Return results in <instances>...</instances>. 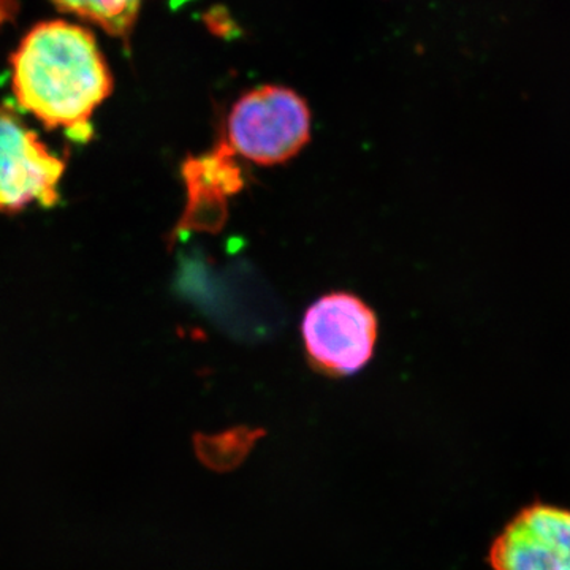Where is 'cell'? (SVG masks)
I'll use <instances>...</instances> for the list:
<instances>
[{
	"label": "cell",
	"instance_id": "1",
	"mask_svg": "<svg viewBox=\"0 0 570 570\" xmlns=\"http://www.w3.org/2000/svg\"><path fill=\"white\" fill-rule=\"evenodd\" d=\"M111 75L88 31L63 21L37 26L13 56V91L26 111L71 140L91 137L96 108L110 96Z\"/></svg>",
	"mask_w": 570,
	"mask_h": 570
},
{
	"label": "cell",
	"instance_id": "2",
	"mask_svg": "<svg viewBox=\"0 0 570 570\" xmlns=\"http://www.w3.org/2000/svg\"><path fill=\"white\" fill-rule=\"evenodd\" d=\"M311 138V111L295 91L264 86L245 94L227 121L228 148L247 163L273 167L294 159Z\"/></svg>",
	"mask_w": 570,
	"mask_h": 570
},
{
	"label": "cell",
	"instance_id": "3",
	"mask_svg": "<svg viewBox=\"0 0 570 570\" xmlns=\"http://www.w3.org/2000/svg\"><path fill=\"white\" fill-rule=\"evenodd\" d=\"M302 336L307 362L317 373L354 376L373 358L379 321L360 296L332 292L307 307Z\"/></svg>",
	"mask_w": 570,
	"mask_h": 570
},
{
	"label": "cell",
	"instance_id": "4",
	"mask_svg": "<svg viewBox=\"0 0 570 570\" xmlns=\"http://www.w3.org/2000/svg\"><path fill=\"white\" fill-rule=\"evenodd\" d=\"M66 160L52 154L39 135L9 111H0V213L59 202Z\"/></svg>",
	"mask_w": 570,
	"mask_h": 570
},
{
	"label": "cell",
	"instance_id": "5",
	"mask_svg": "<svg viewBox=\"0 0 570 570\" xmlns=\"http://www.w3.org/2000/svg\"><path fill=\"white\" fill-rule=\"evenodd\" d=\"M493 570H570V509L532 502L491 543Z\"/></svg>",
	"mask_w": 570,
	"mask_h": 570
},
{
	"label": "cell",
	"instance_id": "6",
	"mask_svg": "<svg viewBox=\"0 0 570 570\" xmlns=\"http://www.w3.org/2000/svg\"><path fill=\"white\" fill-rule=\"evenodd\" d=\"M186 183L187 205L175 236L217 234L228 217V200L245 189L246 176L236 154L220 141L213 151L189 157L181 168Z\"/></svg>",
	"mask_w": 570,
	"mask_h": 570
},
{
	"label": "cell",
	"instance_id": "7",
	"mask_svg": "<svg viewBox=\"0 0 570 570\" xmlns=\"http://www.w3.org/2000/svg\"><path fill=\"white\" fill-rule=\"evenodd\" d=\"M63 10L97 22L110 33L122 36L137 20L140 0H52Z\"/></svg>",
	"mask_w": 570,
	"mask_h": 570
}]
</instances>
